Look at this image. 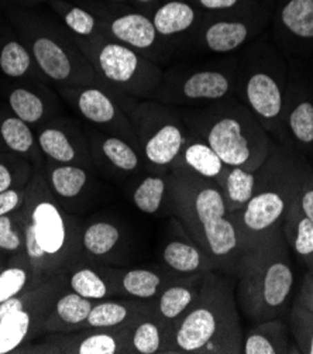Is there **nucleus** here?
I'll use <instances>...</instances> for the list:
<instances>
[{
  "label": "nucleus",
  "instance_id": "obj_37",
  "mask_svg": "<svg viewBox=\"0 0 313 354\" xmlns=\"http://www.w3.org/2000/svg\"><path fill=\"white\" fill-rule=\"evenodd\" d=\"M290 126L295 137L303 143L313 141V106L309 102L301 103L290 118Z\"/></svg>",
  "mask_w": 313,
  "mask_h": 354
},
{
  "label": "nucleus",
  "instance_id": "obj_46",
  "mask_svg": "<svg viewBox=\"0 0 313 354\" xmlns=\"http://www.w3.org/2000/svg\"><path fill=\"white\" fill-rule=\"evenodd\" d=\"M12 183H13V176L10 169L5 164L0 162V192L10 189Z\"/></svg>",
  "mask_w": 313,
  "mask_h": 354
},
{
  "label": "nucleus",
  "instance_id": "obj_25",
  "mask_svg": "<svg viewBox=\"0 0 313 354\" xmlns=\"http://www.w3.org/2000/svg\"><path fill=\"white\" fill-rule=\"evenodd\" d=\"M162 259L169 268L185 274L200 270L205 263V257L200 254L198 247L178 240L171 241L165 245Z\"/></svg>",
  "mask_w": 313,
  "mask_h": 354
},
{
  "label": "nucleus",
  "instance_id": "obj_22",
  "mask_svg": "<svg viewBox=\"0 0 313 354\" xmlns=\"http://www.w3.org/2000/svg\"><path fill=\"white\" fill-rule=\"evenodd\" d=\"M247 39V27L236 21H219L205 32V41L209 50L215 53H229L236 50Z\"/></svg>",
  "mask_w": 313,
  "mask_h": 354
},
{
  "label": "nucleus",
  "instance_id": "obj_14",
  "mask_svg": "<svg viewBox=\"0 0 313 354\" xmlns=\"http://www.w3.org/2000/svg\"><path fill=\"white\" fill-rule=\"evenodd\" d=\"M47 6L73 35L89 39L99 32L100 23L93 12L78 3L77 0H51Z\"/></svg>",
  "mask_w": 313,
  "mask_h": 354
},
{
  "label": "nucleus",
  "instance_id": "obj_24",
  "mask_svg": "<svg viewBox=\"0 0 313 354\" xmlns=\"http://www.w3.org/2000/svg\"><path fill=\"white\" fill-rule=\"evenodd\" d=\"M30 328L31 315L24 306L0 319V354H6L17 348L24 342Z\"/></svg>",
  "mask_w": 313,
  "mask_h": 354
},
{
  "label": "nucleus",
  "instance_id": "obj_41",
  "mask_svg": "<svg viewBox=\"0 0 313 354\" xmlns=\"http://www.w3.org/2000/svg\"><path fill=\"white\" fill-rule=\"evenodd\" d=\"M21 241L17 236V233L13 230L10 218L0 216V249L3 250H17Z\"/></svg>",
  "mask_w": 313,
  "mask_h": 354
},
{
  "label": "nucleus",
  "instance_id": "obj_44",
  "mask_svg": "<svg viewBox=\"0 0 313 354\" xmlns=\"http://www.w3.org/2000/svg\"><path fill=\"white\" fill-rule=\"evenodd\" d=\"M237 0H199V3L206 9H229L236 5Z\"/></svg>",
  "mask_w": 313,
  "mask_h": 354
},
{
  "label": "nucleus",
  "instance_id": "obj_47",
  "mask_svg": "<svg viewBox=\"0 0 313 354\" xmlns=\"http://www.w3.org/2000/svg\"><path fill=\"white\" fill-rule=\"evenodd\" d=\"M12 2L17 3V5H23V6H40L43 3H50L51 0H12Z\"/></svg>",
  "mask_w": 313,
  "mask_h": 354
},
{
  "label": "nucleus",
  "instance_id": "obj_45",
  "mask_svg": "<svg viewBox=\"0 0 313 354\" xmlns=\"http://www.w3.org/2000/svg\"><path fill=\"white\" fill-rule=\"evenodd\" d=\"M301 207L306 218H309L313 222V189L307 191L301 198Z\"/></svg>",
  "mask_w": 313,
  "mask_h": 354
},
{
  "label": "nucleus",
  "instance_id": "obj_42",
  "mask_svg": "<svg viewBox=\"0 0 313 354\" xmlns=\"http://www.w3.org/2000/svg\"><path fill=\"white\" fill-rule=\"evenodd\" d=\"M20 203V196L16 191L8 189L5 192H0V216L8 215L13 209L17 207Z\"/></svg>",
  "mask_w": 313,
  "mask_h": 354
},
{
  "label": "nucleus",
  "instance_id": "obj_23",
  "mask_svg": "<svg viewBox=\"0 0 313 354\" xmlns=\"http://www.w3.org/2000/svg\"><path fill=\"white\" fill-rule=\"evenodd\" d=\"M0 140L10 151L17 154H28L34 151L37 141L30 124L23 122L15 113L0 122Z\"/></svg>",
  "mask_w": 313,
  "mask_h": 354
},
{
  "label": "nucleus",
  "instance_id": "obj_3",
  "mask_svg": "<svg viewBox=\"0 0 313 354\" xmlns=\"http://www.w3.org/2000/svg\"><path fill=\"white\" fill-rule=\"evenodd\" d=\"M202 301L184 315L173 332L180 351L243 353V332L233 297L231 282L207 274Z\"/></svg>",
  "mask_w": 313,
  "mask_h": 354
},
{
  "label": "nucleus",
  "instance_id": "obj_36",
  "mask_svg": "<svg viewBox=\"0 0 313 354\" xmlns=\"http://www.w3.org/2000/svg\"><path fill=\"white\" fill-rule=\"evenodd\" d=\"M161 329L151 321H144L138 325L131 337V346L137 353L154 354L161 348Z\"/></svg>",
  "mask_w": 313,
  "mask_h": 354
},
{
  "label": "nucleus",
  "instance_id": "obj_16",
  "mask_svg": "<svg viewBox=\"0 0 313 354\" xmlns=\"http://www.w3.org/2000/svg\"><path fill=\"white\" fill-rule=\"evenodd\" d=\"M0 71L9 78H23L28 74L36 75L40 68L23 40L9 39L0 47Z\"/></svg>",
  "mask_w": 313,
  "mask_h": 354
},
{
  "label": "nucleus",
  "instance_id": "obj_1",
  "mask_svg": "<svg viewBox=\"0 0 313 354\" xmlns=\"http://www.w3.org/2000/svg\"><path fill=\"white\" fill-rule=\"evenodd\" d=\"M0 6L17 28L41 74L71 86H89L93 69L73 32L51 12L41 6H23L0 0Z\"/></svg>",
  "mask_w": 313,
  "mask_h": 354
},
{
  "label": "nucleus",
  "instance_id": "obj_48",
  "mask_svg": "<svg viewBox=\"0 0 313 354\" xmlns=\"http://www.w3.org/2000/svg\"><path fill=\"white\" fill-rule=\"evenodd\" d=\"M309 353H312V354H313V336H312V339H310V346H309Z\"/></svg>",
  "mask_w": 313,
  "mask_h": 354
},
{
  "label": "nucleus",
  "instance_id": "obj_39",
  "mask_svg": "<svg viewBox=\"0 0 313 354\" xmlns=\"http://www.w3.org/2000/svg\"><path fill=\"white\" fill-rule=\"evenodd\" d=\"M27 274L24 270L13 267L0 274V302L16 297L26 287Z\"/></svg>",
  "mask_w": 313,
  "mask_h": 354
},
{
  "label": "nucleus",
  "instance_id": "obj_5",
  "mask_svg": "<svg viewBox=\"0 0 313 354\" xmlns=\"http://www.w3.org/2000/svg\"><path fill=\"white\" fill-rule=\"evenodd\" d=\"M285 207L287 203L283 194L268 189L254 194L241 209L231 212L230 215L241 239L243 253L276 227H281Z\"/></svg>",
  "mask_w": 313,
  "mask_h": 354
},
{
  "label": "nucleus",
  "instance_id": "obj_21",
  "mask_svg": "<svg viewBox=\"0 0 313 354\" xmlns=\"http://www.w3.org/2000/svg\"><path fill=\"white\" fill-rule=\"evenodd\" d=\"M184 160L198 175L207 180H219L227 165L207 143H192L185 149Z\"/></svg>",
  "mask_w": 313,
  "mask_h": 354
},
{
  "label": "nucleus",
  "instance_id": "obj_26",
  "mask_svg": "<svg viewBox=\"0 0 313 354\" xmlns=\"http://www.w3.org/2000/svg\"><path fill=\"white\" fill-rule=\"evenodd\" d=\"M84 245L86 252L100 257L111 253L120 240L119 229L108 222H97L91 225L84 233Z\"/></svg>",
  "mask_w": 313,
  "mask_h": 354
},
{
  "label": "nucleus",
  "instance_id": "obj_11",
  "mask_svg": "<svg viewBox=\"0 0 313 354\" xmlns=\"http://www.w3.org/2000/svg\"><path fill=\"white\" fill-rule=\"evenodd\" d=\"M108 30L119 43L135 50H149L157 41V30L153 20L140 13H127L109 21Z\"/></svg>",
  "mask_w": 313,
  "mask_h": 354
},
{
  "label": "nucleus",
  "instance_id": "obj_31",
  "mask_svg": "<svg viewBox=\"0 0 313 354\" xmlns=\"http://www.w3.org/2000/svg\"><path fill=\"white\" fill-rule=\"evenodd\" d=\"M100 151L112 165L122 171H134L140 164L134 149L119 137H108L102 140Z\"/></svg>",
  "mask_w": 313,
  "mask_h": 354
},
{
  "label": "nucleus",
  "instance_id": "obj_38",
  "mask_svg": "<svg viewBox=\"0 0 313 354\" xmlns=\"http://www.w3.org/2000/svg\"><path fill=\"white\" fill-rule=\"evenodd\" d=\"M117 351V339L109 333L91 335L78 346V354H115Z\"/></svg>",
  "mask_w": 313,
  "mask_h": 354
},
{
  "label": "nucleus",
  "instance_id": "obj_6",
  "mask_svg": "<svg viewBox=\"0 0 313 354\" xmlns=\"http://www.w3.org/2000/svg\"><path fill=\"white\" fill-rule=\"evenodd\" d=\"M85 57L92 62L100 74L109 82L116 85H130L143 68L142 58L138 54L119 41H103L100 34L89 39L74 35Z\"/></svg>",
  "mask_w": 313,
  "mask_h": 354
},
{
  "label": "nucleus",
  "instance_id": "obj_4",
  "mask_svg": "<svg viewBox=\"0 0 313 354\" xmlns=\"http://www.w3.org/2000/svg\"><path fill=\"white\" fill-rule=\"evenodd\" d=\"M192 194V229L209 263L236 275L243 256V244L219 185L202 184Z\"/></svg>",
  "mask_w": 313,
  "mask_h": 354
},
{
  "label": "nucleus",
  "instance_id": "obj_10",
  "mask_svg": "<svg viewBox=\"0 0 313 354\" xmlns=\"http://www.w3.org/2000/svg\"><path fill=\"white\" fill-rule=\"evenodd\" d=\"M37 145L46 156L59 164H71L82 154L79 138L66 123L43 127L37 134Z\"/></svg>",
  "mask_w": 313,
  "mask_h": 354
},
{
  "label": "nucleus",
  "instance_id": "obj_30",
  "mask_svg": "<svg viewBox=\"0 0 313 354\" xmlns=\"http://www.w3.org/2000/svg\"><path fill=\"white\" fill-rule=\"evenodd\" d=\"M161 277L150 270H130L122 278V288L131 297L149 299L157 295Z\"/></svg>",
  "mask_w": 313,
  "mask_h": 354
},
{
  "label": "nucleus",
  "instance_id": "obj_9",
  "mask_svg": "<svg viewBox=\"0 0 313 354\" xmlns=\"http://www.w3.org/2000/svg\"><path fill=\"white\" fill-rule=\"evenodd\" d=\"M69 99L75 104L78 112L91 123L99 126L115 127L120 115L111 96L99 88L93 86H74L68 89Z\"/></svg>",
  "mask_w": 313,
  "mask_h": 354
},
{
  "label": "nucleus",
  "instance_id": "obj_18",
  "mask_svg": "<svg viewBox=\"0 0 313 354\" xmlns=\"http://www.w3.org/2000/svg\"><path fill=\"white\" fill-rule=\"evenodd\" d=\"M283 325L278 319L258 324L243 340L245 354H278L284 353L285 344L281 337Z\"/></svg>",
  "mask_w": 313,
  "mask_h": 354
},
{
  "label": "nucleus",
  "instance_id": "obj_15",
  "mask_svg": "<svg viewBox=\"0 0 313 354\" xmlns=\"http://www.w3.org/2000/svg\"><path fill=\"white\" fill-rule=\"evenodd\" d=\"M247 99L254 112L265 119H274L281 112V89L267 74H256L249 80Z\"/></svg>",
  "mask_w": 313,
  "mask_h": 354
},
{
  "label": "nucleus",
  "instance_id": "obj_8",
  "mask_svg": "<svg viewBox=\"0 0 313 354\" xmlns=\"http://www.w3.org/2000/svg\"><path fill=\"white\" fill-rule=\"evenodd\" d=\"M47 257L62 252L66 241V227L58 207L51 202H40L32 209L31 225L27 229Z\"/></svg>",
  "mask_w": 313,
  "mask_h": 354
},
{
  "label": "nucleus",
  "instance_id": "obj_49",
  "mask_svg": "<svg viewBox=\"0 0 313 354\" xmlns=\"http://www.w3.org/2000/svg\"><path fill=\"white\" fill-rule=\"evenodd\" d=\"M137 2H140V3H150V2H153V0H137Z\"/></svg>",
  "mask_w": 313,
  "mask_h": 354
},
{
  "label": "nucleus",
  "instance_id": "obj_17",
  "mask_svg": "<svg viewBox=\"0 0 313 354\" xmlns=\"http://www.w3.org/2000/svg\"><path fill=\"white\" fill-rule=\"evenodd\" d=\"M196 13L191 5L176 0L158 8L151 20L160 35H172L191 28Z\"/></svg>",
  "mask_w": 313,
  "mask_h": 354
},
{
  "label": "nucleus",
  "instance_id": "obj_12",
  "mask_svg": "<svg viewBox=\"0 0 313 354\" xmlns=\"http://www.w3.org/2000/svg\"><path fill=\"white\" fill-rule=\"evenodd\" d=\"M184 143L185 137L181 127L176 123H165L149 137L144 154L150 162L164 167L180 156Z\"/></svg>",
  "mask_w": 313,
  "mask_h": 354
},
{
  "label": "nucleus",
  "instance_id": "obj_35",
  "mask_svg": "<svg viewBox=\"0 0 313 354\" xmlns=\"http://www.w3.org/2000/svg\"><path fill=\"white\" fill-rule=\"evenodd\" d=\"M71 288L88 299H103L109 294L106 282H104L93 270H78L71 277Z\"/></svg>",
  "mask_w": 313,
  "mask_h": 354
},
{
  "label": "nucleus",
  "instance_id": "obj_20",
  "mask_svg": "<svg viewBox=\"0 0 313 354\" xmlns=\"http://www.w3.org/2000/svg\"><path fill=\"white\" fill-rule=\"evenodd\" d=\"M229 80L216 71H200L191 75L182 85V95L191 100L223 97L229 92Z\"/></svg>",
  "mask_w": 313,
  "mask_h": 354
},
{
  "label": "nucleus",
  "instance_id": "obj_43",
  "mask_svg": "<svg viewBox=\"0 0 313 354\" xmlns=\"http://www.w3.org/2000/svg\"><path fill=\"white\" fill-rule=\"evenodd\" d=\"M24 306V302L23 299L17 298V297H13V298H9L3 302H0V319H3L5 316H8L9 313L20 309Z\"/></svg>",
  "mask_w": 313,
  "mask_h": 354
},
{
  "label": "nucleus",
  "instance_id": "obj_33",
  "mask_svg": "<svg viewBox=\"0 0 313 354\" xmlns=\"http://www.w3.org/2000/svg\"><path fill=\"white\" fill-rule=\"evenodd\" d=\"M92 302L88 298L81 297L79 294H66L64 295L55 306L57 316L59 321L68 326H77L86 322L88 316L92 310Z\"/></svg>",
  "mask_w": 313,
  "mask_h": 354
},
{
  "label": "nucleus",
  "instance_id": "obj_40",
  "mask_svg": "<svg viewBox=\"0 0 313 354\" xmlns=\"http://www.w3.org/2000/svg\"><path fill=\"white\" fill-rule=\"evenodd\" d=\"M292 244L295 252L301 256H309L313 253V222L309 218L303 216L298 222Z\"/></svg>",
  "mask_w": 313,
  "mask_h": 354
},
{
  "label": "nucleus",
  "instance_id": "obj_27",
  "mask_svg": "<svg viewBox=\"0 0 313 354\" xmlns=\"http://www.w3.org/2000/svg\"><path fill=\"white\" fill-rule=\"evenodd\" d=\"M88 181L86 171L69 164H62L51 171V185L64 198H75Z\"/></svg>",
  "mask_w": 313,
  "mask_h": 354
},
{
  "label": "nucleus",
  "instance_id": "obj_13",
  "mask_svg": "<svg viewBox=\"0 0 313 354\" xmlns=\"http://www.w3.org/2000/svg\"><path fill=\"white\" fill-rule=\"evenodd\" d=\"M225 196L227 210L236 212L256 194L257 180L252 171L240 167H227L216 183Z\"/></svg>",
  "mask_w": 313,
  "mask_h": 354
},
{
  "label": "nucleus",
  "instance_id": "obj_28",
  "mask_svg": "<svg viewBox=\"0 0 313 354\" xmlns=\"http://www.w3.org/2000/svg\"><path fill=\"white\" fill-rule=\"evenodd\" d=\"M196 291L184 287V286H172L168 287L160 297L158 312L167 321H176L182 313L193 304L196 299Z\"/></svg>",
  "mask_w": 313,
  "mask_h": 354
},
{
  "label": "nucleus",
  "instance_id": "obj_7",
  "mask_svg": "<svg viewBox=\"0 0 313 354\" xmlns=\"http://www.w3.org/2000/svg\"><path fill=\"white\" fill-rule=\"evenodd\" d=\"M206 141L227 167H240L247 171L258 167L253 160L249 138L243 131L241 123L233 118L215 122L207 130Z\"/></svg>",
  "mask_w": 313,
  "mask_h": 354
},
{
  "label": "nucleus",
  "instance_id": "obj_32",
  "mask_svg": "<svg viewBox=\"0 0 313 354\" xmlns=\"http://www.w3.org/2000/svg\"><path fill=\"white\" fill-rule=\"evenodd\" d=\"M165 194V181L160 176H147L133 194L134 205L144 214H157Z\"/></svg>",
  "mask_w": 313,
  "mask_h": 354
},
{
  "label": "nucleus",
  "instance_id": "obj_29",
  "mask_svg": "<svg viewBox=\"0 0 313 354\" xmlns=\"http://www.w3.org/2000/svg\"><path fill=\"white\" fill-rule=\"evenodd\" d=\"M283 21L299 37H313V0H291L283 10Z\"/></svg>",
  "mask_w": 313,
  "mask_h": 354
},
{
  "label": "nucleus",
  "instance_id": "obj_2",
  "mask_svg": "<svg viewBox=\"0 0 313 354\" xmlns=\"http://www.w3.org/2000/svg\"><path fill=\"white\" fill-rule=\"evenodd\" d=\"M237 302L256 324L278 319L294 286L281 227L245 250L237 272Z\"/></svg>",
  "mask_w": 313,
  "mask_h": 354
},
{
  "label": "nucleus",
  "instance_id": "obj_19",
  "mask_svg": "<svg viewBox=\"0 0 313 354\" xmlns=\"http://www.w3.org/2000/svg\"><path fill=\"white\" fill-rule=\"evenodd\" d=\"M8 100L12 112L28 124H39L47 118V99L36 89L23 86L15 88L9 93Z\"/></svg>",
  "mask_w": 313,
  "mask_h": 354
},
{
  "label": "nucleus",
  "instance_id": "obj_34",
  "mask_svg": "<svg viewBox=\"0 0 313 354\" xmlns=\"http://www.w3.org/2000/svg\"><path fill=\"white\" fill-rule=\"evenodd\" d=\"M129 317V309L117 302H100L92 306L86 324L91 328H116L124 324Z\"/></svg>",
  "mask_w": 313,
  "mask_h": 354
}]
</instances>
